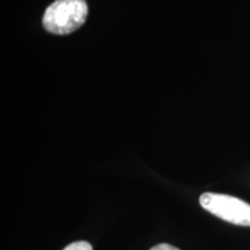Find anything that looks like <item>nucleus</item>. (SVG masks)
Segmentation results:
<instances>
[{
  "instance_id": "7ed1b4c3",
  "label": "nucleus",
  "mask_w": 250,
  "mask_h": 250,
  "mask_svg": "<svg viewBox=\"0 0 250 250\" xmlns=\"http://www.w3.org/2000/svg\"><path fill=\"white\" fill-rule=\"evenodd\" d=\"M64 250H93L92 245L87 241H78L68 245Z\"/></svg>"
},
{
  "instance_id": "f03ea898",
  "label": "nucleus",
  "mask_w": 250,
  "mask_h": 250,
  "mask_svg": "<svg viewBox=\"0 0 250 250\" xmlns=\"http://www.w3.org/2000/svg\"><path fill=\"white\" fill-rule=\"evenodd\" d=\"M202 208L225 221L250 226V205L242 199L223 193L205 192L199 198Z\"/></svg>"
},
{
  "instance_id": "f257e3e1",
  "label": "nucleus",
  "mask_w": 250,
  "mask_h": 250,
  "mask_svg": "<svg viewBox=\"0 0 250 250\" xmlns=\"http://www.w3.org/2000/svg\"><path fill=\"white\" fill-rule=\"evenodd\" d=\"M88 17L85 0H56L45 9L43 27L55 35H67L83 26Z\"/></svg>"
},
{
  "instance_id": "20e7f679",
  "label": "nucleus",
  "mask_w": 250,
  "mask_h": 250,
  "mask_svg": "<svg viewBox=\"0 0 250 250\" xmlns=\"http://www.w3.org/2000/svg\"><path fill=\"white\" fill-rule=\"evenodd\" d=\"M149 250H180V249H177L176 247L167 245V243H161V245L153 247V248H151Z\"/></svg>"
}]
</instances>
